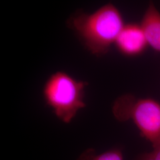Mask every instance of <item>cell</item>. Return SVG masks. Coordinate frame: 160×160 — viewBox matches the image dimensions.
<instances>
[{
  "instance_id": "obj_1",
  "label": "cell",
  "mask_w": 160,
  "mask_h": 160,
  "mask_svg": "<svg viewBox=\"0 0 160 160\" xmlns=\"http://www.w3.org/2000/svg\"><path fill=\"white\" fill-rule=\"evenodd\" d=\"M68 23L87 48L97 55L109 51L125 25L119 10L111 3L91 14L77 12Z\"/></svg>"
},
{
  "instance_id": "obj_2",
  "label": "cell",
  "mask_w": 160,
  "mask_h": 160,
  "mask_svg": "<svg viewBox=\"0 0 160 160\" xmlns=\"http://www.w3.org/2000/svg\"><path fill=\"white\" fill-rule=\"evenodd\" d=\"M112 112L119 122L132 120L140 135L151 143L153 149L160 147V102L158 100L125 94L115 100Z\"/></svg>"
},
{
  "instance_id": "obj_3",
  "label": "cell",
  "mask_w": 160,
  "mask_h": 160,
  "mask_svg": "<svg viewBox=\"0 0 160 160\" xmlns=\"http://www.w3.org/2000/svg\"><path fill=\"white\" fill-rule=\"evenodd\" d=\"M87 82L75 80L63 72H57L46 81L43 96L58 118L68 123L80 109L85 108Z\"/></svg>"
},
{
  "instance_id": "obj_4",
  "label": "cell",
  "mask_w": 160,
  "mask_h": 160,
  "mask_svg": "<svg viewBox=\"0 0 160 160\" xmlns=\"http://www.w3.org/2000/svg\"><path fill=\"white\" fill-rule=\"evenodd\" d=\"M120 53L129 57H135L144 53L148 47L141 24L129 23L124 26L115 42Z\"/></svg>"
},
{
  "instance_id": "obj_5",
  "label": "cell",
  "mask_w": 160,
  "mask_h": 160,
  "mask_svg": "<svg viewBox=\"0 0 160 160\" xmlns=\"http://www.w3.org/2000/svg\"><path fill=\"white\" fill-rule=\"evenodd\" d=\"M140 24L149 46L160 53V12L152 2H149Z\"/></svg>"
},
{
  "instance_id": "obj_6",
  "label": "cell",
  "mask_w": 160,
  "mask_h": 160,
  "mask_svg": "<svg viewBox=\"0 0 160 160\" xmlns=\"http://www.w3.org/2000/svg\"><path fill=\"white\" fill-rule=\"evenodd\" d=\"M77 160H124L122 151L119 148L112 149L102 154H97L95 149H87Z\"/></svg>"
},
{
  "instance_id": "obj_7",
  "label": "cell",
  "mask_w": 160,
  "mask_h": 160,
  "mask_svg": "<svg viewBox=\"0 0 160 160\" xmlns=\"http://www.w3.org/2000/svg\"><path fill=\"white\" fill-rule=\"evenodd\" d=\"M135 160H160V147L153 149L150 152L139 155Z\"/></svg>"
}]
</instances>
